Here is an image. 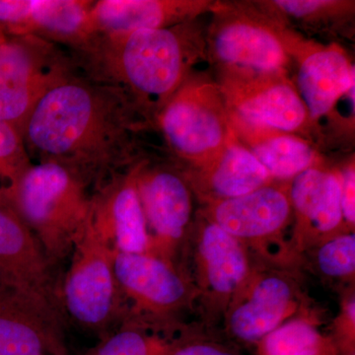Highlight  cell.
<instances>
[{
  "label": "cell",
  "instance_id": "d4e9b609",
  "mask_svg": "<svg viewBox=\"0 0 355 355\" xmlns=\"http://www.w3.org/2000/svg\"><path fill=\"white\" fill-rule=\"evenodd\" d=\"M354 2L331 1V0H275L270 6L289 19L301 21L307 24L324 23L345 12H352Z\"/></svg>",
  "mask_w": 355,
  "mask_h": 355
},
{
  "label": "cell",
  "instance_id": "8fae6325",
  "mask_svg": "<svg viewBox=\"0 0 355 355\" xmlns=\"http://www.w3.org/2000/svg\"><path fill=\"white\" fill-rule=\"evenodd\" d=\"M137 165L112 178L92 195L91 223L118 253L146 254L151 248L137 191Z\"/></svg>",
  "mask_w": 355,
  "mask_h": 355
},
{
  "label": "cell",
  "instance_id": "4dcf8cb0",
  "mask_svg": "<svg viewBox=\"0 0 355 355\" xmlns=\"http://www.w3.org/2000/svg\"><path fill=\"white\" fill-rule=\"evenodd\" d=\"M354 308H355L354 301H352V303H350V304L349 306V314L350 318H352V321H354V317H355Z\"/></svg>",
  "mask_w": 355,
  "mask_h": 355
},
{
  "label": "cell",
  "instance_id": "e0dca14e",
  "mask_svg": "<svg viewBox=\"0 0 355 355\" xmlns=\"http://www.w3.org/2000/svg\"><path fill=\"white\" fill-rule=\"evenodd\" d=\"M291 210L286 193L266 184L248 195L217 203L214 223L236 239H254L280 230Z\"/></svg>",
  "mask_w": 355,
  "mask_h": 355
},
{
  "label": "cell",
  "instance_id": "52a82bcc",
  "mask_svg": "<svg viewBox=\"0 0 355 355\" xmlns=\"http://www.w3.org/2000/svg\"><path fill=\"white\" fill-rule=\"evenodd\" d=\"M216 13L207 53L225 71L286 73L295 38L254 13L225 7Z\"/></svg>",
  "mask_w": 355,
  "mask_h": 355
},
{
  "label": "cell",
  "instance_id": "603a6c76",
  "mask_svg": "<svg viewBox=\"0 0 355 355\" xmlns=\"http://www.w3.org/2000/svg\"><path fill=\"white\" fill-rule=\"evenodd\" d=\"M321 338L304 321L289 322L266 336V355H318Z\"/></svg>",
  "mask_w": 355,
  "mask_h": 355
},
{
  "label": "cell",
  "instance_id": "30bf717a",
  "mask_svg": "<svg viewBox=\"0 0 355 355\" xmlns=\"http://www.w3.org/2000/svg\"><path fill=\"white\" fill-rule=\"evenodd\" d=\"M62 315L0 280V355H69Z\"/></svg>",
  "mask_w": 355,
  "mask_h": 355
},
{
  "label": "cell",
  "instance_id": "ba28073f",
  "mask_svg": "<svg viewBox=\"0 0 355 355\" xmlns=\"http://www.w3.org/2000/svg\"><path fill=\"white\" fill-rule=\"evenodd\" d=\"M220 86L231 121L250 130L291 133L310 123L307 110L286 73L225 71Z\"/></svg>",
  "mask_w": 355,
  "mask_h": 355
},
{
  "label": "cell",
  "instance_id": "7402d4cb",
  "mask_svg": "<svg viewBox=\"0 0 355 355\" xmlns=\"http://www.w3.org/2000/svg\"><path fill=\"white\" fill-rule=\"evenodd\" d=\"M249 148L270 177L291 179L316 166L317 153L307 140L289 133L253 130Z\"/></svg>",
  "mask_w": 355,
  "mask_h": 355
},
{
  "label": "cell",
  "instance_id": "277c9868",
  "mask_svg": "<svg viewBox=\"0 0 355 355\" xmlns=\"http://www.w3.org/2000/svg\"><path fill=\"white\" fill-rule=\"evenodd\" d=\"M156 125L178 157L207 165L234 141L220 86L202 74L191 76L159 114Z\"/></svg>",
  "mask_w": 355,
  "mask_h": 355
},
{
  "label": "cell",
  "instance_id": "7c38bea8",
  "mask_svg": "<svg viewBox=\"0 0 355 355\" xmlns=\"http://www.w3.org/2000/svg\"><path fill=\"white\" fill-rule=\"evenodd\" d=\"M88 0H0V26L13 37H40L76 48L88 38Z\"/></svg>",
  "mask_w": 355,
  "mask_h": 355
},
{
  "label": "cell",
  "instance_id": "6da1fadb",
  "mask_svg": "<svg viewBox=\"0 0 355 355\" xmlns=\"http://www.w3.org/2000/svg\"><path fill=\"white\" fill-rule=\"evenodd\" d=\"M76 71L44 95L22 137L30 158L62 166L96 191L139 163V132L154 125L118 89Z\"/></svg>",
  "mask_w": 355,
  "mask_h": 355
},
{
  "label": "cell",
  "instance_id": "5bb4252c",
  "mask_svg": "<svg viewBox=\"0 0 355 355\" xmlns=\"http://www.w3.org/2000/svg\"><path fill=\"white\" fill-rule=\"evenodd\" d=\"M214 6L203 0H98L89 11V37L173 27L197 20Z\"/></svg>",
  "mask_w": 355,
  "mask_h": 355
},
{
  "label": "cell",
  "instance_id": "2e32d148",
  "mask_svg": "<svg viewBox=\"0 0 355 355\" xmlns=\"http://www.w3.org/2000/svg\"><path fill=\"white\" fill-rule=\"evenodd\" d=\"M114 268L121 295L153 310L176 307L186 295L183 279L167 261L151 253L114 252Z\"/></svg>",
  "mask_w": 355,
  "mask_h": 355
},
{
  "label": "cell",
  "instance_id": "ffe728a7",
  "mask_svg": "<svg viewBox=\"0 0 355 355\" xmlns=\"http://www.w3.org/2000/svg\"><path fill=\"white\" fill-rule=\"evenodd\" d=\"M203 167L207 169L210 190L222 200L259 190L272 178L254 153L236 140Z\"/></svg>",
  "mask_w": 355,
  "mask_h": 355
},
{
  "label": "cell",
  "instance_id": "f1b7e54d",
  "mask_svg": "<svg viewBox=\"0 0 355 355\" xmlns=\"http://www.w3.org/2000/svg\"><path fill=\"white\" fill-rule=\"evenodd\" d=\"M172 355H233L209 345H191L178 350Z\"/></svg>",
  "mask_w": 355,
  "mask_h": 355
},
{
  "label": "cell",
  "instance_id": "9c48e42d",
  "mask_svg": "<svg viewBox=\"0 0 355 355\" xmlns=\"http://www.w3.org/2000/svg\"><path fill=\"white\" fill-rule=\"evenodd\" d=\"M51 268L31 230L0 197V280L43 301L64 316Z\"/></svg>",
  "mask_w": 355,
  "mask_h": 355
},
{
  "label": "cell",
  "instance_id": "4fadbf2b",
  "mask_svg": "<svg viewBox=\"0 0 355 355\" xmlns=\"http://www.w3.org/2000/svg\"><path fill=\"white\" fill-rule=\"evenodd\" d=\"M296 90L304 103L310 123H321L331 116L336 102L355 85L352 60L336 44L306 46L299 42Z\"/></svg>",
  "mask_w": 355,
  "mask_h": 355
},
{
  "label": "cell",
  "instance_id": "3957f363",
  "mask_svg": "<svg viewBox=\"0 0 355 355\" xmlns=\"http://www.w3.org/2000/svg\"><path fill=\"white\" fill-rule=\"evenodd\" d=\"M88 190L67 168L39 162L1 197L31 230L55 266L71 254L90 220L92 195Z\"/></svg>",
  "mask_w": 355,
  "mask_h": 355
},
{
  "label": "cell",
  "instance_id": "484cf974",
  "mask_svg": "<svg viewBox=\"0 0 355 355\" xmlns=\"http://www.w3.org/2000/svg\"><path fill=\"white\" fill-rule=\"evenodd\" d=\"M87 355H166L165 347L132 327L114 331Z\"/></svg>",
  "mask_w": 355,
  "mask_h": 355
},
{
  "label": "cell",
  "instance_id": "7a4b0ae2",
  "mask_svg": "<svg viewBox=\"0 0 355 355\" xmlns=\"http://www.w3.org/2000/svg\"><path fill=\"white\" fill-rule=\"evenodd\" d=\"M195 21L127 34H93L73 49L77 69L118 89L149 123L205 58Z\"/></svg>",
  "mask_w": 355,
  "mask_h": 355
},
{
  "label": "cell",
  "instance_id": "83f0119b",
  "mask_svg": "<svg viewBox=\"0 0 355 355\" xmlns=\"http://www.w3.org/2000/svg\"><path fill=\"white\" fill-rule=\"evenodd\" d=\"M340 178L343 216L349 224L355 222V171L354 165L343 170Z\"/></svg>",
  "mask_w": 355,
  "mask_h": 355
},
{
  "label": "cell",
  "instance_id": "4316f807",
  "mask_svg": "<svg viewBox=\"0 0 355 355\" xmlns=\"http://www.w3.org/2000/svg\"><path fill=\"white\" fill-rule=\"evenodd\" d=\"M320 270L333 277H347L355 270V235L338 236L318 252Z\"/></svg>",
  "mask_w": 355,
  "mask_h": 355
},
{
  "label": "cell",
  "instance_id": "cb8c5ba5",
  "mask_svg": "<svg viewBox=\"0 0 355 355\" xmlns=\"http://www.w3.org/2000/svg\"><path fill=\"white\" fill-rule=\"evenodd\" d=\"M33 165L22 135L8 123L0 121V178L12 188Z\"/></svg>",
  "mask_w": 355,
  "mask_h": 355
},
{
  "label": "cell",
  "instance_id": "f546056e",
  "mask_svg": "<svg viewBox=\"0 0 355 355\" xmlns=\"http://www.w3.org/2000/svg\"><path fill=\"white\" fill-rule=\"evenodd\" d=\"M7 40H8V38H7L6 33L4 32V30L2 29L1 26H0V46L6 43Z\"/></svg>",
  "mask_w": 355,
  "mask_h": 355
},
{
  "label": "cell",
  "instance_id": "d6986e66",
  "mask_svg": "<svg viewBox=\"0 0 355 355\" xmlns=\"http://www.w3.org/2000/svg\"><path fill=\"white\" fill-rule=\"evenodd\" d=\"M291 302V286L279 277H266L254 289L251 297L236 308L231 330L238 338L257 340L268 336L286 317Z\"/></svg>",
  "mask_w": 355,
  "mask_h": 355
},
{
  "label": "cell",
  "instance_id": "ac0fdd59",
  "mask_svg": "<svg viewBox=\"0 0 355 355\" xmlns=\"http://www.w3.org/2000/svg\"><path fill=\"white\" fill-rule=\"evenodd\" d=\"M299 214L320 232L335 230L343 216L340 178L314 166L293 178L289 195Z\"/></svg>",
  "mask_w": 355,
  "mask_h": 355
},
{
  "label": "cell",
  "instance_id": "8992f818",
  "mask_svg": "<svg viewBox=\"0 0 355 355\" xmlns=\"http://www.w3.org/2000/svg\"><path fill=\"white\" fill-rule=\"evenodd\" d=\"M121 292L114 268V251L89 220L71 253L60 289L62 313L81 328L105 335L121 316Z\"/></svg>",
  "mask_w": 355,
  "mask_h": 355
},
{
  "label": "cell",
  "instance_id": "44dd1931",
  "mask_svg": "<svg viewBox=\"0 0 355 355\" xmlns=\"http://www.w3.org/2000/svg\"><path fill=\"white\" fill-rule=\"evenodd\" d=\"M200 250L211 288L221 294L238 288L248 270L246 256L238 239L212 222L203 230Z\"/></svg>",
  "mask_w": 355,
  "mask_h": 355
},
{
  "label": "cell",
  "instance_id": "9a60e30c",
  "mask_svg": "<svg viewBox=\"0 0 355 355\" xmlns=\"http://www.w3.org/2000/svg\"><path fill=\"white\" fill-rule=\"evenodd\" d=\"M137 191L146 216L159 246L168 248L183 237L191 216L190 190L183 178L168 169L135 167Z\"/></svg>",
  "mask_w": 355,
  "mask_h": 355
},
{
  "label": "cell",
  "instance_id": "5b68a950",
  "mask_svg": "<svg viewBox=\"0 0 355 355\" xmlns=\"http://www.w3.org/2000/svg\"><path fill=\"white\" fill-rule=\"evenodd\" d=\"M77 70L57 44L21 36L0 46V121L22 135L26 123L51 89Z\"/></svg>",
  "mask_w": 355,
  "mask_h": 355
}]
</instances>
